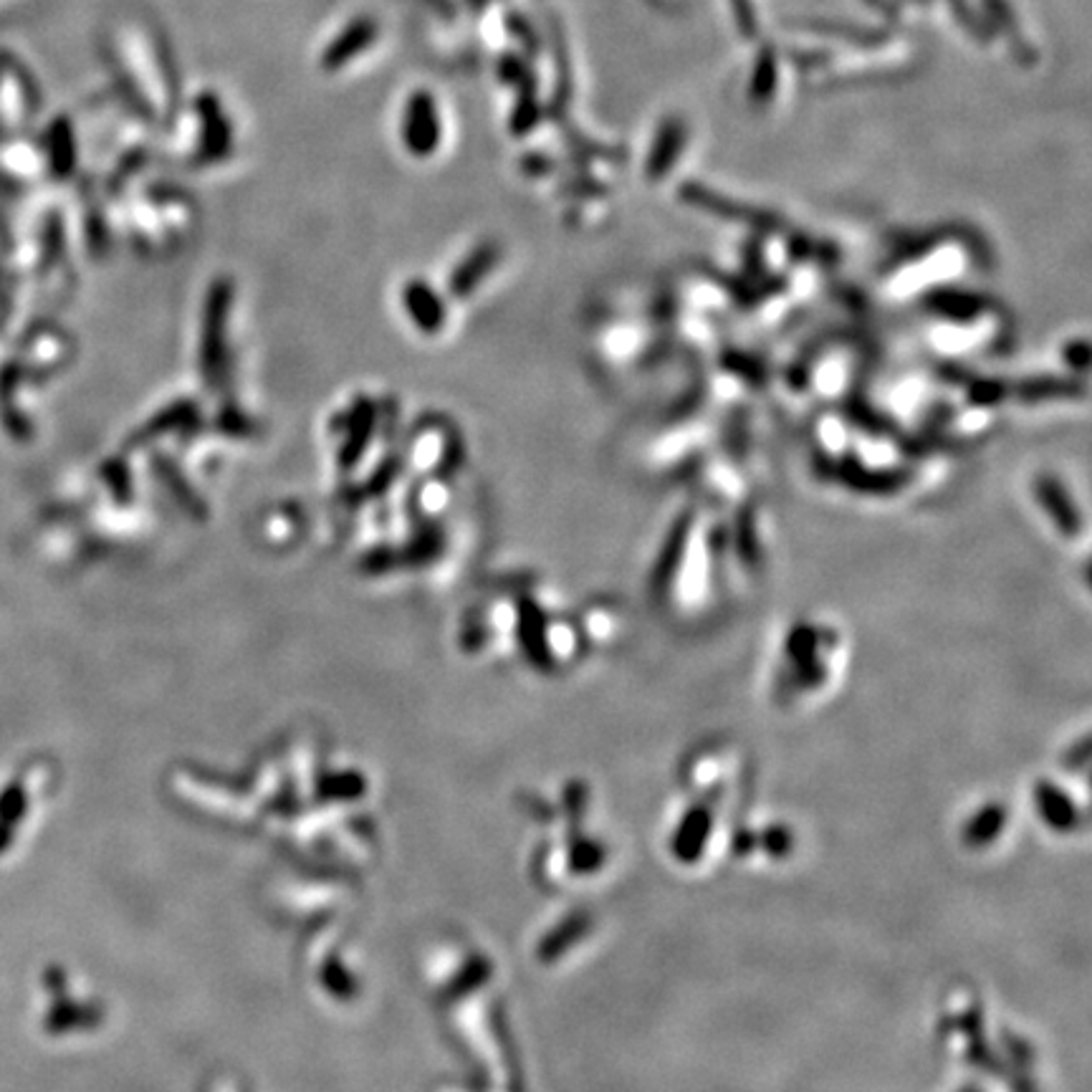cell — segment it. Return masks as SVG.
I'll return each mask as SVG.
<instances>
[{
    "mask_svg": "<svg viewBox=\"0 0 1092 1092\" xmlns=\"http://www.w3.org/2000/svg\"><path fill=\"white\" fill-rule=\"evenodd\" d=\"M1034 498H1037L1039 514L1044 517V522L1052 524L1055 529H1060V537L1063 539L1073 537L1075 527H1080L1085 532L1083 522L1078 519V512L1073 509L1075 498H1070L1068 483L1060 481L1058 476H1039L1037 481H1034Z\"/></svg>",
    "mask_w": 1092,
    "mask_h": 1092,
    "instance_id": "obj_1",
    "label": "cell"
},
{
    "mask_svg": "<svg viewBox=\"0 0 1092 1092\" xmlns=\"http://www.w3.org/2000/svg\"><path fill=\"white\" fill-rule=\"evenodd\" d=\"M686 137L688 130L681 116H666V120H662L645 162V172L650 180H660V177H666L668 172L676 167V160L681 157L683 147H686Z\"/></svg>",
    "mask_w": 1092,
    "mask_h": 1092,
    "instance_id": "obj_2",
    "label": "cell"
},
{
    "mask_svg": "<svg viewBox=\"0 0 1092 1092\" xmlns=\"http://www.w3.org/2000/svg\"><path fill=\"white\" fill-rule=\"evenodd\" d=\"M774 89H777V51L772 46H764L759 51L757 66H754L749 96H752L754 104H767L774 96Z\"/></svg>",
    "mask_w": 1092,
    "mask_h": 1092,
    "instance_id": "obj_3",
    "label": "cell"
},
{
    "mask_svg": "<svg viewBox=\"0 0 1092 1092\" xmlns=\"http://www.w3.org/2000/svg\"><path fill=\"white\" fill-rule=\"evenodd\" d=\"M802 28H812L817 30V33H835V35H845V38H850V44H857V46H865V49H870V46H882L887 41V35L882 33V30L877 28H860V25H845V23H827V20H809V23H802Z\"/></svg>",
    "mask_w": 1092,
    "mask_h": 1092,
    "instance_id": "obj_4",
    "label": "cell"
},
{
    "mask_svg": "<svg viewBox=\"0 0 1092 1092\" xmlns=\"http://www.w3.org/2000/svg\"><path fill=\"white\" fill-rule=\"evenodd\" d=\"M984 8L992 13V23L997 25V28H1002L1004 33L1012 38V44L1017 46L1019 54L1024 56V64H1029V59H1034V54H1029V49L1024 46L1022 35H1019V28H1017V15H1014L1012 5H1009V0H984Z\"/></svg>",
    "mask_w": 1092,
    "mask_h": 1092,
    "instance_id": "obj_5",
    "label": "cell"
},
{
    "mask_svg": "<svg viewBox=\"0 0 1092 1092\" xmlns=\"http://www.w3.org/2000/svg\"><path fill=\"white\" fill-rule=\"evenodd\" d=\"M948 8L953 10V15L958 18V23H961L963 28H966L968 33L973 35V38H979L982 44H992V38H994L992 20H984L982 15H979L977 10L971 8V3H968V0H948Z\"/></svg>",
    "mask_w": 1092,
    "mask_h": 1092,
    "instance_id": "obj_6",
    "label": "cell"
},
{
    "mask_svg": "<svg viewBox=\"0 0 1092 1092\" xmlns=\"http://www.w3.org/2000/svg\"><path fill=\"white\" fill-rule=\"evenodd\" d=\"M1042 789L1044 792L1039 799H1042L1044 817H1047L1049 822H1055V825H1068L1070 809H1065L1068 807V802L1063 799V794L1055 792V787H1042Z\"/></svg>",
    "mask_w": 1092,
    "mask_h": 1092,
    "instance_id": "obj_7",
    "label": "cell"
},
{
    "mask_svg": "<svg viewBox=\"0 0 1092 1092\" xmlns=\"http://www.w3.org/2000/svg\"><path fill=\"white\" fill-rule=\"evenodd\" d=\"M789 59H792L799 69H820V66L827 64L830 54H825V51H792Z\"/></svg>",
    "mask_w": 1092,
    "mask_h": 1092,
    "instance_id": "obj_8",
    "label": "cell"
},
{
    "mask_svg": "<svg viewBox=\"0 0 1092 1092\" xmlns=\"http://www.w3.org/2000/svg\"><path fill=\"white\" fill-rule=\"evenodd\" d=\"M862 3L870 5V8H875L877 13H882L885 18H892V20L898 18V8H895V3H892V0H862Z\"/></svg>",
    "mask_w": 1092,
    "mask_h": 1092,
    "instance_id": "obj_9",
    "label": "cell"
},
{
    "mask_svg": "<svg viewBox=\"0 0 1092 1092\" xmlns=\"http://www.w3.org/2000/svg\"><path fill=\"white\" fill-rule=\"evenodd\" d=\"M918 3H931V0H918Z\"/></svg>",
    "mask_w": 1092,
    "mask_h": 1092,
    "instance_id": "obj_10",
    "label": "cell"
}]
</instances>
